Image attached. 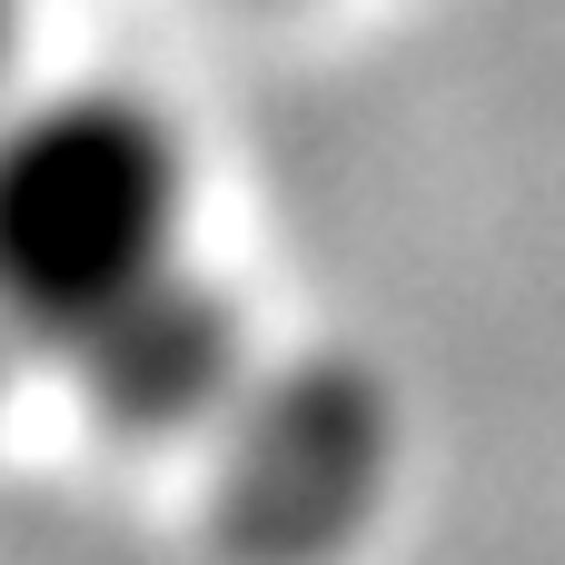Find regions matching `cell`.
<instances>
[{
	"label": "cell",
	"instance_id": "obj_1",
	"mask_svg": "<svg viewBox=\"0 0 565 565\" xmlns=\"http://www.w3.org/2000/svg\"><path fill=\"white\" fill-rule=\"evenodd\" d=\"M199 278L189 149L129 89L0 109V338L79 377Z\"/></svg>",
	"mask_w": 565,
	"mask_h": 565
},
{
	"label": "cell",
	"instance_id": "obj_2",
	"mask_svg": "<svg viewBox=\"0 0 565 565\" xmlns=\"http://www.w3.org/2000/svg\"><path fill=\"white\" fill-rule=\"evenodd\" d=\"M397 477V397L358 358L248 367L209 427V526L238 565H328Z\"/></svg>",
	"mask_w": 565,
	"mask_h": 565
},
{
	"label": "cell",
	"instance_id": "obj_3",
	"mask_svg": "<svg viewBox=\"0 0 565 565\" xmlns=\"http://www.w3.org/2000/svg\"><path fill=\"white\" fill-rule=\"evenodd\" d=\"M10 50H20V0H0V79H10Z\"/></svg>",
	"mask_w": 565,
	"mask_h": 565
},
{
	"label": "cell",
	"instance_id": "obj_4",
	"mask_svg": "<svg viewBox=\"0 0 565 565\" xmlns=\"http://www.w3.org/2000/svg\"><path fill=\"white\" fill-rule=\"evenodd\" d=\"M10 358H20V348H10V338H0V367H10Z\"/></svg>",
	"mask_w": 565,
	"mask_h": 565
}]
</instances>
